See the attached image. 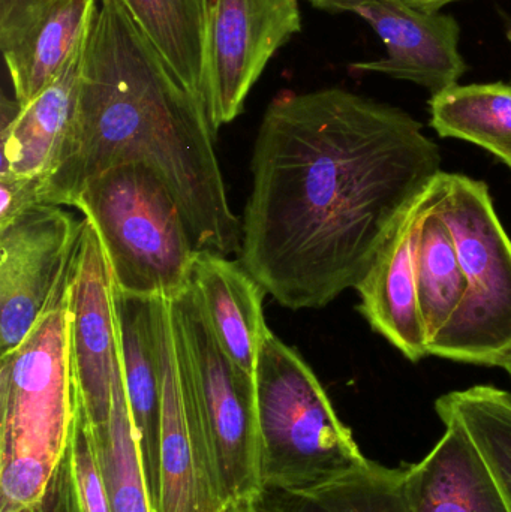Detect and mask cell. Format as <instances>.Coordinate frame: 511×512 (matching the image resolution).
I'll return each mask as SVG.
<instances>
[{
	"label": "cell",
	"mask_w": 511,
	"mask_h": 512,
	"mask_svg": "<svg viewBox=\"0 0 511 512\" xmlns=\"http://www.w3.org/2000/svg\"><path fill=\"white\" fill-rule=\"evenodd\" d=\"M251 171L239 261L285 309H323L362 283L441 152L401 108L341 87L284 90Z\"/></svg>",
	"instance_id": "cell-1"
},
{
	"label": "cell",
	"mask_w": 511,
	"mask_h": 512,
	"mask_svg": "<svg viewBox=\"0 0 511 512\" xmlns=\"http://www.w3.org/2000/svg\"><path fill=\"white\" fill-rule=\"evenodd\" d=\"M99 0H56L26 32L2 50L20 105L29 104L57 75L86 38Z\"/></svg>",
	"instance_id": "cell-18"
},
{
	"label": "cell",
	"mask_w": 511,
	"mask_h": 512,
	"mask_svg": "<svg viewBox=\"0 0 511 512\" xmlns=\"http://www.w3.org/2000/svg\"><path fill=\"white\" fill-rule=\"evenodd\" d=\"M416 276L420 315L431 343L452 321L465 294L464 273L455 239L435 210L432 185L417 236Z\"/></svg>",
	"instance_id": "cell-22"
},
{
	"label": "cell",
	"mask_w": 511,
	"mask_h": 512,
	"mask_svg": "<svg viewBox=\"0 0 511 512\" xmlns=\"http://www.w3.org/2000/svg\"><path fill=\"white\" fill-rule=\"evenodd\" d=\"M428 189L402 216L357 286L360 313L374 331L413 363L429 355L416 276L417 236L428 204Z\"/></svg>",
	"instance_id": "cell-14"
},
{
	"label": "cell",
	"mask_w": 511,
	"mask_h": 512,
	"mask_svg": "<svg viewBox=\"0 0 511 512\" xmlns=\"http://www.w3.org/2000/svg\"><path fill=\"white\" fill-rule=\"evenodd\" d=\"M216 134L203 99L171 71L122 0H99L74 120L38 204L72 207L90 179L138 162L170 189L198 251L239 255L242 221L228 203Z\"/></svg>",
	"instance_id": "cell-2"
},
{
	"label": "cell",
	"mask_w": 511,
	"mask_h": 512,
	"mask_svg": "<svg viewBox=\"0 0 511 512\" xmlns=\"http://www.w3.org/2000/svg\"><path fill=\"white\" fill-rule=\"evenodd\" d=\"M230 512H257L252 501L237 502V504H231Z\"/></svg>",
	"instance_id": "cell-29"
},
{
	"label": "cell",
	"mask_w": 511,
	"mask_h": 512,
	"mask_svg": "<svg viewBox=\"0 0 511 512\" xmlns=\"http://www.w3.org/2000/svg\"><path fill=\"white\" fill-rule=\"evenodd\" d=\"M69 343L78 402L90 427L108 423L120 360L113 273L95 227L84 218L69 295Z\"/></svg>",
	"instance_id": "cell-11"
},
{
	"label": "cell",
	"mask_w": 511,
	"mask_h": 512,
	"mask_svg": "<svg viewBox=\"0 0 511 512\" xmlns=\"http://www.w3.org/2000/svg\"><path fill=\"white\" fill-rule=\"evenodd\" d=\"M74 261L24 342L0 357V512L33 511L71 436L78 408L69 343Z\"/></svg>",
	"instance_id": "cell-3"
},
{
	"label": "cell",
	"mask_w": 511,
	"mask_h": 512,
	"mask_svg": "<svg viewBox=\"0 0 511 512\" xmlns=\"http://www.w3.org/2000/svg\"><path fill=\"white\" fill-rule=\"evenodd\" d=\"M306 2L318 11L329 12V14H342V12L356 14L363 6L381 2V0H306Z\"/></svg>",
	"instance_id": "cell-27"
},
{
	"label": "cell",
	"mask_w": 511,
	"mask_h": 512,
	"mask_svg": "<svg viewBox=\"0 0 511 512\" xmlns=\"http://www.w3.org/2000/svg\"><path fill=\"white\" fill-rule=\"evenodd\" d=\"M161 459L156 512H230L194 385L177 361L170 300L159 298Z\"/></svg>",
	"instance_id": "cell-10"
},
{
	"label": "cell",
	"mask_w": 511,
	"mask_h": 512,
	"mask_svg": "<svg viewBox=\"0 0 511 512\" xmlns=\"http://www.w3.org/2000/svg\"><path fill=\"white\" fill-rule=\"evenodd\" d=\"M122 3L171 71L204 102L209 0H122Z\"/></svg>",
	"instance_id": "cell-19"
},
{
	"label": "cell",
	"mask_w": 511,
	"mask_h": 512,
	"mask_svg": "<svg viewBox=\"0 0 511 512\" xmlns=\"http://www.w3.org/2000/svg\"><path fill=\"white\" fill-rule=\"evenodd\" d=\"M191 288L222 351L255 381L258 354L270 333L263 310L266 289L242 262L207 249L195 255Z\"/></svg>",
	"instance_id": "cell-17"
},
{
	"label": "cell",
	"mask_w": 511,
	"mask_h": 512,
	"mask_svg": "<svg viewBox=\"0 0 511 512\" xmlns=\"http://www.w3.org/2000/svg\"><path fill=\"white\" fill-rule=\"evenodd\" d=\"M72 207L95 227L117 288L173 300L191 286L198 249L179 203L152 168H110L86 183Z\"/></svg>",
	"instance_id": "cell-5"
},
{
	"label": "cell",
	"mask_w": 511,
	"mask_h": 512,
	"mask_svg": "<svg viewBox=\"0 0 511 512\" xmlns=\"http://www.w3.org/2000/svg\"><path fill=\"white\" fill-rule=\"evenodd\" d=\"M446 432L425 459L404 469L408 512H510L506 498L467 430L440 417Z\"/></svg>",
	"instance_id": "cell-16"
},
{
	"label": "cell",
	"mask_w": 511,
	"mask_h": 512,
	"mask_svg": "<svg viewBox=\"0 0 511 512\" xmlns=\"http://www.w3.org/2000/svg\"><path fill=\"white\" fill-rule=\"evenodd\" d=\"M255 403L263 490L315 489L371 462L311 366L272 331L258 354Z\"/></svg>",
	"instance_id": "cell-4"
},
{
	"label": "cell",
	"mask_w": 511,
	"mask_h": 512,
	"mask_svg": "<svg viewBox=\"0 0 511 512\" xmlns=\"http://www.w3.org/2000/svg\"><path fill=\"white\" fill-rule=\"evenodd\" d=\"M506 35H507V39H509V42L511 44V21L509 24H507V32H506Z\"/></svg>",
	"instance_id": "cell-31"
},
{
	"label": "cell",
	"mask_w": 511,
	"mask_h": 512,
	"mask_svg": "<svg viewBox=\"0 0 511 512\" xmlns=\"http://www.w3.org/2000/svg\"><path fill=\"white\" fill-rule=\"evenodd\" d=\"M84 44L86 38L29 104L2 96L0 177L36 182L41 188L53 173L74 120Z\"/></svg>",
	"instance_id": "cell-15"
},
{
	"label": "cell",
	"mask_w": 511,
	"mask_h": 512,
	"mask_svg": "<svg viewBox=\"0 0 511 512\" xmlns=\"http://www.w3.org/2000/svg\"><path fill=\"white\" fill-rule=\"evenodd\" d=\"M438 417H452L467 430L491 468L511 512V394L476 385L444 394L435 403Z\"/></svg>",
	"instance_id": "cell-24"
},
{
	"label": "cell",
	"mask_w": 511,
	"mask_h": 512,
	"mask_svg": "<svg viewBox=\"0 0 511 512\" xmlns=\"http://www.w3.org/2000/svg\"><path fill=\"white\" fill-rule=\"evenodd\" d=\"M53 2L56 0H0V48L14 44Z\"/></svg>",
	"instance_id": "cell-26"
},
{
	"label": "cell",
	"mask_w": 511,
	"mask_h": 512,
	"mask_svg": "<svg viewBox=\"0 0 511 512\" xmlns=\"http://www.w3.org/2000/svg\"><path fill=\"white\" fill-rule=\"evenodd\" d=\"M300 32L299 0H209L204 105L216 132L243 113L270 60Z\"/></svg>",
	"instance_id": "cell-8"
},
{
	"label": "cell",
	"mask_w": 511,
	"mask_h": 512,
	"mask_svg": "<svg viewBox=\"0 0 511 512\" xmlns=\"http://www.w3.org/2000/svg\"><path fill=\"white\" fill-rule=\"evenodd\" d=\"M32 512H110L80 402L68 445Z\"/></svg>",
	"instance_id": "cell-25"
},
{
	"label": "cell",
	"mask_w": 511,
	"mask_h": 512,
	"mask_svg": "<svg viewBox=\"0 0 511 512\" xmlns=\"http://www.w3.org/2000/svg\"><path fill=\"white\" fill-rule=\"evenodd\" d=\"M177 361L186 370L230 504L263 490L255 381L225 355L191 286L170 300Z\"/></svg>",
	"instance_id": "cell-7"
},
{
	"label": "cell",
	"mask_w": 511,
	"mask_h": 512,
	"mask_svg": "<svg viewBox=\"0 0 511 512\" xmlns=\"http://www.w3.org/2000/svg\"><path fill=\"white\" fill-rule=\"evenodd\" d=\"M90 433L110 512H153L129 414L122 360L114 372L110 420L104 426L90 427Z\"/></svg>",
	"instance_id": "cell-23"
},
{
	"label": "cell",
	"mask_w": 511,
	"mask_h": 512,
	"mask_svg": "<svg viewBox=\"0 0 511 512\" xmlns=\"http://www.w3.org/2000/svg\"><path fill=\"white\" fill-rule=\"evenodd\" d=\"M432 197L455 239L465 294L452 321L429 343L428 354L501 367L511 352L509 234L485 182L441 171L432 183Z\"/></svg>",
	"instance_id": "cell-6"
},
{
	"label": "cell",
	"mask_w": 511,
	"mask_h": 512,
	"mask_svg": "<svg viewBox=\"0 0 511 512\" xmlns=\"http://www.w3.org/2000/svg\"><path fill=\"white\" fill-rule=\"evenodd\" d=\"M252 502L257 512H408L404 469L375 462L315 489L261 490Z\"/></svg>",
	"instance_id": "cell-21"
},
{
	"label": "cell",
	"mask_w": 511,
	"mask_h": 512,
	"mask_svg": "<svg viewBox=\"0 0 511 512\" xmlns=\"http://www.w3.org/2000/svg\"><path fill=\"white\" fill-rule=\"evenodd\" d=\"M356 14L380 36L387 53L354 63V71L410 81L432 96L459 84L468 71L459 50L461 26L452 15L419 9L405 0H381Z\"/></svg>",
	"instance_id": "cell-12"
},
{
	"label": "cell",
	"mask_w": 511,
	"mask_h": 512,
	"mask_svg": "<svg viewBox=\"0 0 511 512\" xmlns=\"http://www.w3.org/2000/svg\"><path fill=\"white\" fill-rule=\"evenodd\" d=\"M501 367H503L504 370H506L507 373H509L511 378V352L509 354V357L504 360V363L501 364Z\"/></svg>",
	"instance_id": "cell-30"
},
{
	"label": "cell",
	"mask_w": 511,
	"mask_h": 512,
	"mask_svg": "<svg viewBox=\"0 0 511 512\" xmlns=\"http://www.w3.org/2000/svg\"><path fill=\"white\" fill-rule=\"evenodd\" d=\"M405 2L419 9H426V11H441L444 6L462 2V0H405Z\"/></svg>",
	"instance_id": "cell-28"
},
{
	"label": "cell",
	"mask_w": 511,
	"mask_h": 512,
	"mask_svg": "<svg viewBox=\"0 0 511 512\" xmlns=\"http://www.w3.org/2000/svg\"><path fill=\"white\" fill-rule=\"evenodd\" d=\"M429 110L438 135L476 144L511 170V83L456 84L432 96Z\"/></svg>",
	"instance_id": "cell-20"
},
{
	"label": "cell",
	"mask_w": 511,
	"mask_h": 512,
	"mask_svg": "<svg viewBox=\"0 0 511 512\" xmlns=\"http://www.w3.org/2000/svg\"><path fill=\"white\" fill-rule=\"evenodd\" d=\"M84 218L62 206L35 204L0 225V357L35 327L71 264Z\"/></svg>",
	"instance_id": "cell-9"
},
{
	"label": "cell",
	"mask_w": 511,
	"mask_h": 512,
	"mask_svg": "<svg viewBox=\"0 0 511 512\" xmlns=\"http://www.w3.org/2000/svg\"><path fill=\"white\" fill-rule=\"evenodd\" d=\"M113 303L129 414L137 435L150 502L156 512L162 424L159 298L129 294L113 282Z\"/></svg>",
	"instance_id": "cell-13"
}]
</instances>
